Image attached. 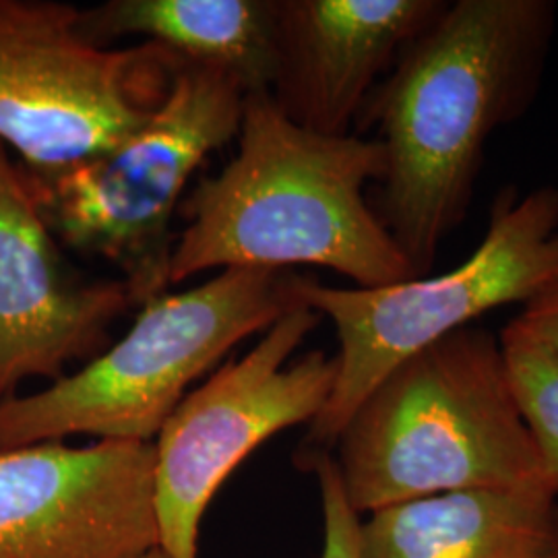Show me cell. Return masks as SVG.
<instances>
[{"label": "cell", "mask_w": 558, "mask_h": 558, "mask_svg": "<svg viewBox=\"0 0 558 558\" xmlns=\"http://www.w3.org/2000/svg\"><path fill=\"white\" fill-rule=\"evenodd\" d=\"M133 306L119 278H89L64 255L0 143V401L25 380H59L69 364L100 356Z\"/></svg>", "instance_id": "10"}, {"label": "cell", "mask_w": 558, "mask_h": 558, "mask_svg": "<svg viewBox=\"0 0 558 558\" xmlns=\"http://www.w3.org/2000/svg\"><path fill=\"white\" fill-rule=\"evenodd\" d=\"M333 453L359 515L459 490L558 495L499 338L474 325L393 368L348 420Z\"/></svg>", "instance_id": "3"}, {"label": "cell", "mask_w": 558, "mask_h": 558, "mask_svg": "<svg viewBox=\"0 0 558 558\" xmlns=\"http://www.w3.org/2000/svg\"><path fill=\"white\" fill-rule=\"evenodd\" d=\"M290 269H223L140 306L131 329L77 373L0 401V451L69 437L154 442L240 341L302 306Z\"/></svg>", "instance_id": "4"}, {"label": "cell", "mask_w": 558, "mask_h": 558, "mask_svg": "<svg viewBox=\"0 0 558 558\" xmlns=\"http://www.w3.org/2000/svg\"><path fill=\"white\" fill-rule=\"evenodd\" d=\"M81 20L101 46L143 38L226 73L246 98L271 96L278 80V0H108L81 9Z\"/></svg>", "instance_id": "13"}, {"label": "cell", "mask_w": 558, "mask_h": 558, "mask_svg": "<svg viewBox=\"0 0 558 558\" xmlns=\"http://www.w3.org/2000/svg\"><path fill=\"white\" fill-rule=\"evenodd\" d=\"M154 442L0 451V558H143L160 546Z\"/></svg>", "instance_id": "9"}, {"label": "cell", "mask_w": 558, "mask_h": 558, "mask_svg": "<svg viewBox=\"0 0 558 558\" xmlns=\"http://www.w3.org/2000/svg\"><path fill=\"white\" fill-rule=\"evenodd\" d=\"M174 57L92 40L81 9L0 0V143L25 168H62L131 137L160 108Z\"/></svg>", "instance_id": "7"}, {"label": "cell", "mask_w": 558, "mask_h": 558, "mask_svg": "<svg viewBox=\"0 0 558 558\" xmlns=\"http://www.w3.org/2000/svg\"><path fill=\"white\" fill-rule=\"evenodd\" d=\"M143 558H170L168 557V555H166V553H163V550H161L160 546H158V548H154V550H151V553H147V555H145V557Z\"/></svg>", "instance_id": "17"}, {"label": "cell", "mask_w": 558, "mask_h": 558, "mask_svg": "<svg viewBox=\"0 0 558 558\" xmlns=\"http://www.w3.org/2000/svg\"><path fill=\"white\" fill-rule=\"evenodd\" d=\"M244 100L226 73L174 59L170 89L140 131L62 168L17 161L21 174L60 244L112 265L140 308L172 288L174 216L207 156L236 140Z\"/></svg>", "instance_id": "5"}, {"label": "cell", "mask_w": 558, "mask_h": 558, "mask_svg": "<svg viewBox=\"0 0 558 558\" xmlns=\"http://www.w3.org/2000/svg\"><path fill=\"white\" fill-rule=\"evenodd\" d=\"M447 7L449 0H278L271 98L306 131L350 135L380 77Z\"/></svg>", "instance_id": "11"}, {"label": "cell", "mask_w": 558, "mask_h": 558, "mask_svg": "<svg viewBox=\"0 0 558 558\" xmlns=\"http://www.w3.org/2000/svg\"><path fill=\"white\" fill-rule=\"evenodd\" d=\"M234 158L201 179L180 211L170 286L216 269L313 265L383 288L418 278L366 201L385 149L359 135L329 137L288 119L271 96H248Z\"/></svg>", "instance_id": "2"}, {"label": "cell", "mask_w": 558, "mask_h": 558, "mask_svg": "<svg viewBox=\"0 0 558 558\" xmlns=\"http://www.w3.org/2000/svg\"><path fill=\"white\" fill-rule=\"evenodd\" d=\"M362 558H558V495L459 490L360 523Z\"/></svg>", "instance_id": "12"}, {"label": "cell", "mask_w": 558, "mask_h": 558, "mask_svg": "<svg viewBox=\"0 0 558 558\" xmlns=\"http://www.w3.org/2000/svg\"><path fill=\"white\" fill-rule=\"evenodd\" d=\"M558 281V189L518 197L500 189L486 234L459 267L383 288H336L299 276L302 306L333 323L338 375L319 416L308 424L296 463L304 470L331 456L360 403L401 362L430 343L472 327L484 313L530 302Z\"/></svg>", "instance_id": "6"}, {"label": "cell", "mask_w": 558, "mask_h": 558, "mask_svg": "<svg viewBox=\"0 0 558 558\" xmlns=\"http://www.w3.org/2000/svg\"><path fill=\"white\" fill-rule=\"evenodd\" d=\"M319 323V313L296 306L182 399L161 426L154 507L168 557L199 558L201 521L223 482L263 442L319 416L338 360L313 350L290 362Z\"/></svg>", "instance_id": "8"}, {"label": "cell", "mask_w": 558, "mask_h": 558, "mask_svg": "<svg viewBox=\"0 0 558 558\" xmlns=\"http://www.w3.org/2000/svg\"><path fill=\"white\" fill-rule=\"evenodd\" d=\"M553 0H458L364 104L356 129L385 149L375 214L428 276L465 221L488 140L536 101L557 34Z\"/></svg>", "instance_id": "1"}, {"label": "cell", "mask_w": 558, "mask_h": 558, "mask_svg": "<svg viewBox=\"0 0 558 558\" xmlns=\"http://www.w3.org/2000/svg\"><path fill=\"white\" fill-rule=\"evenodd\" d=\"M499 341L521 414L558 480V359L518 317L500 329Z\"/></svg>", "instance_id": "14"}, {"label": "cell", "mask_w": 558, "mask_h": 558, "mask_svg": "<svg viewBox=\"0 0 558 558\" xmlns=\"http://www.w3.org/2000/svg\"><path fill=\"white\" fill-rule=\"evenodd\" d=\"M518 319L558 359V281L525 302Z\"/></svg>", "instance_id": "16"}, {"label": "cell", "mask_w": 558, "mask_h": 558, "mask_svg": "<svg viewBox=\"0 0 558 558\" xmlns=\"http://www.w3.org/2000/svg\"><path fill=\"white\" fill-rule=\"evenodd\" d=\"M304 470L319 480L323 505V558H362L360 515L345 499L333 453L313 459Z\"/></svg>", "instance_id": "15"}]
</instances>
